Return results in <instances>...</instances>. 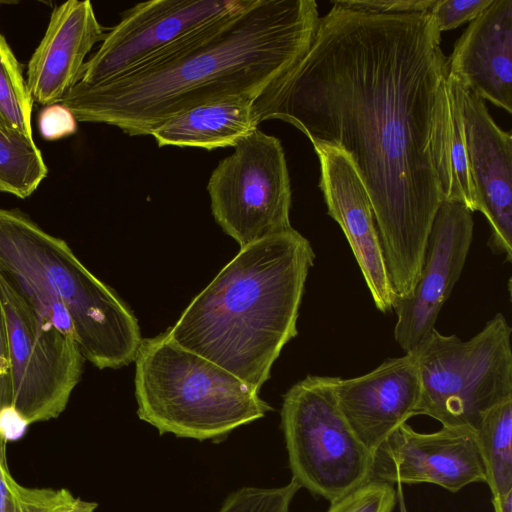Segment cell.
<instances>
[{
    "label": "cell",
    "mask_w": 512,
    "mask_h": 512,
    "mask_svg": "<svg viewBox=\"0 0 512 512\" xmlns=\"http://www.w3.org/2000/svg\"><path fill=\"white\" fill-rule=\"evenodd\" d=\"M98 504L96 502L84 501L80 498H77L74 505L68 512H94Z\"/></svg>",
    "instance_id": "cell-32"
},
{
    "label": "cell",
    "mask_w": 512,
    "mask_h": 512,
    "mask_svg": "<svg viewBox=\"0 0 512 512\" xmlns=\"http://www.w3.org/2000/svg\"><path fill=\"white\" fill-rule=\"evenodd\" d=\"M300 488L293 479L280 487H241L226 497L217 512H290Z\"/></svg>",
    "instance_id": "cell-24"
},
{
    "label": "cell",
    "mask_w": 512,
    "mask_h": 512,
    "mask_svg": "<svg viewBox=\"0 0 512 512\" xmlns=\"http://www.w3.org/2000/svg\"><path fill=\"white\" fill-rule=\"evenodd\" d=\"M336 377L308 375L283 396V430L292 479L334 502L372 480L373 455L341 413Z\"/></svg>",
    "instance_id": "cell-7"
},
{
    "label": "cell",
    "mask_w": 512,
    "mask_h": 512,
    "mask_svg": "<svg viewBox=\"0 0 512 512\" xmlns=\"http://www.w3.org/2000/svg\"><path fill=\"white\" fill-rule=\"evenodd\" d=\"M28 426L26 420L14 408L0 411V440L5 443L20 439Z\"/></svg>",
    "instance_id": "cell-30"
},
{
    "label": "cell",
    "mask_w": 512,
    "mask_h": 512,
    "mask_svg": "<svg viewBox=\"0 0 512 512\" xmlns=\"http://www.w3.org/2000/svg\"><path fill=\"white\" fill-rule=\"evenodd\" d=\"M12 407L8 337L0 300V411Z\"/></svg>",
    "instance_id": "cell-29"
},
{
    "label": "cell",
    "mask_w": 512,
    "mask_h": 512,
    "mask_svg": "<svg viewBox=\"0 0 512 512\" xmlns=\"http://www.w3.org/2000/svg\"><path fill=\"white\" fill-rule=\"evenodd\" d=\"M12 407L30 425L57 418L79 383L85 358L78 344L41 318L0 274Z\"/></svg>",
    "instance_id": "cell-9"
},
{
    "label": "cell",
    "mask_w": 512,
    "mask_h": 512,
    "mask_svg": "<svg viewBox=\"0 0 512 512\" xmlns=\"http://www.w3.org/2000/svg\"><path fill=\"white\" fill-rule=\"evenodd\" d=\"M421 382L415 352L387 358L362 376L336 377L338 407L360 442L374 456L381 444L416 416Z\"/></svg>",
    "instance_id": "cell-15"
},
{
    "label": "cell",
    "mask_w": 512,
    "mask_h": 512,
    "mask_svg": "<svg viewBox=\"0 0 512 512\" xmlns=\"http://www.w3.org/2000/svg\"><path fill=\"white\" fill-rule=\"evenodd\" d=\"M450 95V93H449ZM451 101V137L449 149L450 190L446 200H456L471 212L477 211L475 192L470 176L466 142L461 115L456 102Z\"/></svg>",
    "instance_id": "cell-23"
},
{
    "label": "cell",
    "mask_w": 512,
    "mask_h": 512,
    "mask_svg": "<svg viewBox=\"0 0 512 512\" xmlns=\"http://www.w3.org/2000/svg\"><path fill=\"white\" fill-rule=\"evenodd\" d=\"M493 0H435L429 10L438 31L455 29L479 16Z\"/></svg>",
    "instance_id": "cell-26"
},
{
    "label": "cell",
    "mask_w": 512,
    "mask_h": 512,
    "mask_svg": "<svg viewBox=\"0 0 512 512\" xmlns=\"http://www.w3.org/2000/svg\"><path fill=\"white\" fill-rule=\"evenodd\" d=\"M0 274L97 368L118 369L135 360L142 338L133 312L65 240L18 209L0 208Z\"/></svg>",
    "instance_id": "cell-4"
},
{
    "label": "cell",
    "mask_w": 512,
    "mask_h": 512,
    "mask_svg": "<svg viewBox=\"0 0 512 512\" xmlns=\"http://www.w3.org/2000/svg\"><path fill=\"white\" fill-rule=\"evenodd\" d=\"M342 7L377 14L428 12L435 0H338Z\"/></svg>",
    "instance_id": "cell-28"
},
{
    "label": "cell",
    "mask_w": 512,
    "mask_h": 512,
    "mask_svg": "<svg viewBox=\"0 0 512 512\" xmlns=\"http://www.w3.org/2000/svg\"><path fill=\"white\" fill-rule=\"evenodd\" d=\"M372 480L431 483L455 493L486 476L475 433L447 427L420 433L404 423L374 453Z\"/></svg>",
    "instance_id": "cell-13"
},
{
    "label": "cell",
    "mask_w": 512,
    "mask_h": 512,
    "mask_svg": "<svg viewBox=\"0 0 512 512\" xmlns=\"http://www.w3.org/2000/svg\"><path fill=\"white\" fill-rule=\"evenodd\" d=\"M33 103L22 65L0 32V128L33 139Z\"/></svg>",
    "instance_id": "cell-21"
},
{
    "label": "cell",
    "mask_w": 512,
    "mask_h": 512,
    "mask_svg": "<svg viewBox=\"0 0 512 512\" xmlns=\"http://www.w3.org/2000/svg\"><path fill=\"white\" fill-rule=\"evenodd\" d=\"M511 334L501 313L469 340L433 329L413 351L421 382L416 415L476 434L490 409L512 399Z\"/></svg>",
    "instance_id": "cell-6"
},
{
    "label": "cell",
    "mask_w": 512,
    "mask_h": 512,
    "mask_svg": "<svg viewBox=\"0 0 512 512\" xmlns=\"http://www.w3.org/2000/svg\"><path fill=\"white\" fill-rule=\"evenodd\" d=\"M396 497L393 484L370 480L344 497L331 502L326 512H392Z\"/></svg>",
    "instance_id": "cell-25"
},
{
    "label": "cell",
    "mask_w": 512,
    "mask_h": 512,
    "mask_svg": "<svg viewBox=\"0 0 512 512\" xmlns=\"http://www.w3.org/2000/svg\"><path fill=\"white\" fill-rule=\"evenodd\" d=\"M476 439L492 498L512 491V399L485 414Z\"/></svg>",
    "instance_id": "cell-19"
},
{
    "label": "cell",
    "mask_w": 512,
    "mask_h": 512,
    "mask_svg": "<svg viewBox=\"0 0 512 512\" xmlns=\"http://www.w3.org/2000/svg\"><path fill=\"white\" fill-rule=\"evenodd\" d=\"M207 191L216 223L240 248L292 228L285 152L278 138L259 128L218 163Z\"/></svg>",
    "instance_id": "cell-8"
},
{
    "label": "cell",
    "mask_w": 512,
    "mask_h": 512,
    "mask_svg": "<svg viewBox=\"0 0 512 512\" xmlns=\"http://www.w3.org/2000/svg\"><path fill=\"white\" fill-rule=\"evenodd\" d=\"M492 503L494 512H512V491L497 498H492Z\"/></svg>",
    "instance_id": "cell-31"
},
{
    "label": "cell",
    "mask_w": 512,
    "mask_h": 512,
    "mask_svg": "<svg viewBox=\"0 0 512 512\" xmlns=\"http://www.w3.org/2000/svg\"><path fill=\"white\" fill-rule=\"evenodd\" d=\"M315 253L293 227L243 248L166 333L257 390L297 334Z\"/></svg>",
    "instance_id": "cell-3"
},
{
    "label": "cell",
    "mask_w": 512,
    "mask_h": 512,
    "mask_svg": "<svg viewBox=\"0 0 512 512\" xmlns=\"http://www.w3.org/2000/svg\"><path fill=\"white\" fill-rule=\"evenodd\" d=\"M6 444L0 440V512H68L77 498L65 488H28L11 475Z\"/></svg>",
    "instance_id": "cell-22"
},
{
    "label": "cell",
    "mask_w": 512,
    "mask_h": 512,
    "mask_svg": "<svg viewBox=\"0 0 512 512\" xmlns=\"http://www.w3.org/2000/svg\"><path fill=\"white\" fill-rule=\"evenodd\" d=\"M37 124L40 135L48 141L71 136L77 130L74 114L62 103L44 106L38 114Z\"/></svg>",
    "instance_id": "cell-27"
},
{
    "label": "cell",
    "mask_w": 512,
    "mask_h": 512,
    "mask_svg": "<svg viewBox=\"0 0 512 512\" xmlns=\"http://www.w3.org/2000/svg\"><path fill=\"white\" fill-rule=\"evenodd\" d=\"M253 0H151L126 10L85 62L81 80L95 85L141 69L201 32L242 12Z\"/></svg>",
    "instance_id": "cell-10"
},
{
    "label": "cell",
    "mask_w": 512,
    "mask_h": 512,
    "mask_svg": "<svg viewBox=\"0 0 512 512\" xmlns=\"http://www.w3.org/2000/svg\"><path fill=\"white\" fill-rule=\"evenodd\" d=\"M135 363L138 417L160 434L221 441L272 410L259 390L166 332L142 339Z\"/></svg>",
    "instance_id": "cell-5"
},
{
    "label": "cell",
    "mask_w": 512,
    "mask_h": 512,
    "mask_svg": "<svg viewBox=\"0 0 512 512\" xmlns=\"http://www.w3.org/2000/svg\"><path fill=\"white\" fill-rule=\"evenodd\" d=\"M105 34L89 0H69L55 7L27 65L25 80L33 102L61 103L81 80L85 58Z\"/></svg>",
    "instance_id": "cell-16"
},
{
    "label": "cell",
    "mask_w": 512,
    "mask_h": 512,
    "mask_svg": "<svg viewBox=\"0 0 512 512\" xmlns=\"http://www.w3.org/2000/svg\"><path fill=\"white\" fill-rule=\"evenodd\" d=\"M319 19L314 0H253L141 69L100 84L78 82L61 103L77 121L150 136L193 107L257 100L305 56Z\"/></svg>",
    "instance_id": "cell-2"
},
{
    "label": "cell",
    "mask_w": 512,
    "mask_h": 512,
    "mask_svg": "<svg viewBox=\"0 0 512 512\" xmlns=\"http://www.w3.org/2000/svg\"><path fill=\"white\" fill-rule=\"evenodd\" d=\"M448 74L429 11L377 14L333 1L305 56L254 102L259 124L285 121L351 159L397 299L412 296L449 195Z\"/></svg>",
    "instance_id": "cell-1"
},
{
    "label": "cell",
    "mask_w": 512,
    "mask_h": 512,
    "mask_svg": "<svg viewBox=\"0 0 512 512\" xmlns=\"http://www.w3.org/2000/svg\"><path fill=\"white\" fill-rule=\"evenodd\" d=\"M449 75L512 112V0H493L465 29L448 58Z\"/></svg>",
    "instance_id": "cell-17"
},
{
    "label": "cell",
    "mask_w": 512,
    "mask_h": 512,
    "mask_svg": "<svg viewBox=\"0 0 512 512\" xmlns=\"http://www.w3.org/2000/svg\"><path fill=\"white\" fill-rule=\"evenodd\" d=\"M320 162L319 186L328 214L339 224L362 272L376 308L393 309L394 293L372 204L351 159L339 148L313 145Z\"/></svg>",
    "instance_id": "cell-14"
},
{
    "label": "cell",
    "mask_w": 512,
    "mask_h": 512,
    "mask_svg": "<svg viewBox=\"0 0 512 512\" xmlns=\"http://www.w3.org/2000/svg\"><path fill=\"white\" fill-rule=\"evenodd\" d=\"M255 101L235 98L199 105L171 117L150 136L159 147H234L258 128Z\"/></svg>",
    "instance_id": "cell-18"
},
{
    "label": "cell",
    "mask_w": 512,
    "mask_h": 512,
    "mask_svg": "<svg viewBox=\"0 0 512 512\" xmlns=\"http://www.w3.org/2000/svg\"><path fill=\"white\" fill-rule=\"evenodd\" d=\"M48 174L34 139L0 128V192L29 197Z\"/></svg>",
    "instance_id": "cell-20"
},
{
    "label": "cell",
    "mask_w": 512,
    "mask_h": 512,
    "mask_svg": "<svg viewBox=\"0 0 512 512\" xmlns=\"http://www.w3.org/2000/svg\"><path fill=\"white\" fill-rule=\"evenodd\" d=\"M449 93L459 109L477 211L490 226L488 245L512 261V135L501 129L485 102L448 74Z\"/></svg>",
    "instance_id": "cell-12"
},
{
    "label": "cell",
    "mask_w": 512,
    "mask_h": 512,
    "mask_svg": "<svg viewBox=\"0 0 512 512\" xmlns=\"http://www.w3.org/2000/svg\"><path fill=\"white\" fill-rule=\"evenodd\" d=\"M472 213L444 200L432 223L424 262L413 294L396 299L394 339L405 353L415 351L435 329L438 315L464 268L472 240Z\"/></svg>",
    "instance_id": "cell-11"
}]
</instances>
